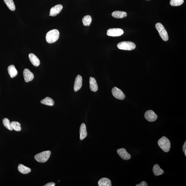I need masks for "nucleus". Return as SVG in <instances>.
<instances>
[{"mask_svg":"<svg viewBox=\"0 0 186 186\" xmlns=\"http://www.w3.org/2000/svg\"><path fill=\"white\" fill-rule=\"evenodd\" d=\"M117 153L121 158L124 160H128L131 158L130 154L128 153L126 149L121 148L117 150Z\"/></svg>","mask_w":186,"mask_h":186,"instance_id":"obj_9","label":"nucleus"},{"mask_svg":"<svg viewBox=\"0 0 186 186\" xmlns=\"http://www.w3.org/2000/svg\"><path fill=\"white\" fill-rule=\"evenodd\" d=\"M112 93L113 96L117 99L123 100L125 98V95L124 94L123 92L121 90L119 89L118 88L114 87L112 89Z\"/></svg>","mask_w":186,"mask_h":186,"instance_id":"obj_7","label":"nucleus"},{"mask_svg":"<svg viewBox=\"0 0 186 186\" xmlns=\"http://www.w3.org/2000/svg\"><path fill=\"white\" fill-rule=\"evenodd\" d=\"M148 184L145 181H142L139 184L136 185V186H148Z\"/></svg>","mask_w":186,"mask_h":186,"instance_id":"obj_27","label":"nucleus"},{"mask_svg":"<svg viewBox=\"0 0 186 186\" xmlns=\"http://www.w3.org/2000/svg\"><path fill=\"white\" fill-rule=\"evenodd\" d=\"M99 186H111V180L109 178H104L100 179L98 182Z\"/></svg>","mask_w":186,"mask_h":186,"instance_id":"obj_18","label":"nucleus"},{"mask_svg":"<svg viewBox=\"0 0 186 186\" xmlns=\"http://www.w3.org/2000/svg\"><path fill=\"white\" fill-rule=\"evenodd\" d=\"M59 34V32L57 30L54 29L49 31L46 35L47 42L49 44L55 43L58 39Z\"/></svg>","mask_w":186,"mask_h":186,"instance_id":"obj_1","label":"nucleus"},{"mask_svg":"<svg viewBox=\"0 0 186 186\" xmlns=\"http://www.w3.org/2000/svg\"><path fill=\"white\" fill-rule=\"evenodd\" d=\"M62 8L63 6L60 4L57 5L52 7L50 9L49 16H57L61 12Z\"/></svg>","mask_w":186,"mask_h":186,"instance_id":"obj_11","label":"nucleus"},{"mask_svg":"<svg viewBox=\"0 0 186 186\" xmlns=\"http://www.w3.org/2000/svg\"><path fill=\"white\" fill-rule=\"evenodd\" d=\"M51 154V152L50 151H43L36 155L35 159L38 162L44 163L47 161Z\"/></svg>","mask_w":186,"mask_h":186,"instance_id":"obj_3","label":"nucleus"},{"mask_svg":"<svg viewBox=\"0 0 186 186\" xmlns=\"http://www.w3.org/2000/svg\"><path fill=\"white\" fill-rule=\"evenodd\" d=\"M23 77H24L25 82H28L33 80L34 76L33 73L30 71L28 69H25L23 72Z\"/></svg>","mask_w":186,"mask_h":186,"instance_id":"obj_10","label":"nucleus"},{"mask_svg":"<svg viewBox=\"0 0 186 186\" xmlns=\"http://www.w3.org/2000/svg\"><path fill=\"white\" fill-rule=\"evenodd\" d=\"M119 49L125 50H132L135 49L136 45L134 43L131 41H122L117 45Z\"/></svg>","mask_w":186,"mask_h":186,"instance_id":"obj_4","label":"nucleus"},{"mask_svg":"<svg viewBox=\"0 0 186 186\" xmlns=\"http://www.w3.org/2000/svg\"><path fill=\"white\" fill-rule=\"evenodd\" d=\"M8 71L9 75L12 78L15 77L18 74L17 70L14 65H11L8 67Z\"/></svg>","mask_w":186,"mask_h":186,"instance_id":"obj_17","label":"nucleus"},{"mask_svg":"<svg viewBox=\"0 0 186 186\" xmlns=\"http://www.w3.org/2000/svg\"><path fill=\"white\" fill-rule=\"evenodd\" d=\"M29 58L30 62L34 66H38L40 64V61L38 58L34 54L31 53L29 55Z\"/></svg>","mask_w":186,"mask_h":186,"instance_id":"obj_13","label":"nucleus"},{"mask_svg":"<svg viewBox=\"0 0 186 186\" xmlns=\"http://www.w3.org/2000/svg\"><path fill=\"white\" fill-rule=\"evenodd\" d=\"M112 15L116 19H123L127 17V14L126 12L119 11H115L112 13Z\"/></svg>","mask_w":186,"mask_h":186,"instance_id":"obj_16","label":"nucleus"},{"mask_svg":"<svg viewBox=\"0 0 186 186\" xmlns=\"http://www.w3.org/2000/svg\"><path fill=\"white\" fill-rule=\"evenodd\" d=\"M41 104L46 105L52 106L55 104L54 100L49 97H46L41 100L40 102Z\"/></svg>","mask_w":186,"mask_h":186,"instance_id":"obj_21","label":"nucleus"},{"mask_svg":"<svg viewBox=\"0 0 186 186\" xmlns=\"http://www.w3.org/2000/svg\"><path fill=\"white\" fill-rule=\"evenodd\" d=\"M158 144L163 151L165 152H169L171 148V143L168 139L163 136L158 141Z\"/></svg>","mask_w":186,"mask_h":186,"instance_id":"obj_2","label":"nucleus"},{"mask_svg":"<svg viewBox=\"0 0 186 186\" xmlns=\"http://www.w3.org/2000/svg\"><path fill=\"white\" fill-rule=\"evenodd\" d=\"M80 138L81 140H84L87 136V132L86 131V126L84 123L82 124L80 126Z\"/></svg>","mask_w":186,"mask_h":186,"instance_id":"obj_15","label":"nucleus"},{"mask_svg":"<svg viewBox=\"0 0 186 186\" xmlns=\"http://www.w3.org/2000/svg\"><path fill=\"white\" fill-rule=\"evenodd\" d=\"M144 117L146 120L149 122H154L156 120L158 116L154 111L151 110H149L146 112Z\"/></svg>","mask_w":186,"mask_h":186,"instance_id":"obj_8","label":"nucleus"},{"mask_svg":"<svg viewBox=\"0 0 186 186\" xmlns=\"http://www.w3.org/2000/svg\"><path fill=\"white\" fill-rule=\"evenodd\" d=\"M147 1H149V0H147Z\"/></svg>","mask_w":186,"mask_h":186,"instance_id":"obj_30","label":"nucleus"},{"mask_svg":"<svg viewBox=\"0 0 186 186\" xmlns=\"http://www.w3.org/2000/svg\"><path fill=\"white\" fill-rule=\"evenodd\" d=\"M11 125L13 130L16 131H20L21 130V127L20 124L19 122L16 121L12 122L11 123Z\"/></svg>","mask_w":186,"mask_h":186,"instance_id":"obj_24","label":"nucleus"},{"mask_svg":"<svg viewBox=\"0 0 186 186\" xmlns=\"http://www.w3.org/2000/svg\"><path fill=\"white\" fill-rule=\"evenodd\" d=\"M92 19L91 16L90 15L85 16L83 18L82 21L83 24L84 26H89L91 23Z\"/></svg>","mask_w":186,"mask_h":186,"instance_id":"obj_22","label":"nucleus"},{"mask_svg":"<svg viewBox=\"0 0 186 186\" xmlns=\"http://www.w3.org/2000/svg\"><path fill=\"white\" fill-rule=\"evenodd\" d=\"M182 150L183 152L185 153V156H186V141H185V143L182 147Z\"/></svg>","mask_w":186,"mask_h":186,"instance_id":"obj_28","label":"nucleus"},{"mask_svg":"<svg viewBox=\"0 0 186 186\" xmlns=\"http://www.w3.org/2000/svg\"><path fill=\"white\" fill-rule=\"evenodd\" d=\"M55 184L54 182H50L47 184H46L44 185V186H55Z\"/></svg>","mask_w":186,"mask_h":186,"instance_id":"obj_29","label":"nucleus"},{"mask_svg":"<svg viewBox=\"0 0 186 186\" xmlns=\"http://www.w3.org/2000/svg\"><path fill=\"white\" fill-rule=\"evenodd\" d=\"M82 77L80 75H78L76 77L74 86V90L75 92H77L80 89L82 86Z\"/></svg>","mask_w":186,"mask_h":186,"instance_id":"obj_12","label":"nucleus"},{"mask_svg":"<svg viewBox=\"0 0 186 186\" xmlns=\"http://www.w3.org/2000/svg\"><path fill=\"white\" fill-rule=\"evenodd\" d=\"M124 34V30L120 28L109 29L106 33L108 36L112 37L120 36Z\"/></svg>","mask_w":186,"mask_h":186,"instance_id":"obj_6","label":"nucleus"},{"mask_svg":"<svg viewBox=\"0 0 186 186\" xmlns=\"http://www.w3.org/2000/svg\"><path fill=\"white\" fill-rule=\"evenodd\" d=\"M156 27L163 40L164 41L168 40V35L163 25L161 23H158L156 25Z\"/></svg>","mask_w":186,"mask_h":186,"instance_id":"obj_5","label":"nucleus"},{"mask_svg":"<svg viewBox=\"0 0 186 186\" xmlns=\"http://www.w3.org/2000/svg\"><path fill=\"white\" fill-rule=\"evenodd\" d=\"M153 171L155 176H159L164 173L163 170L160 168L159 165L158 164H156L154 165L153 168Z\"/></svg>","mask_w":186,"mask_h":186,"instance_id":"obj_20","label":"nucleus"},{"mask_svg":"<svg viewBox=\"0 0 186 186\" xmlns=\"http://www.w3.org/2000/svg\"><path fill=\"white\" fill-rule=\"evenodd\" d=\"M3 1L10 10L12 11L15 10V6L13 0H3Z\"/></svg>","mask_w":186,"mask_h":186,"instance_id":"obj_23","label":"nucleus"},{"mask_svg":"<svg viewBox=\"0 0 186 186\" xmlns=\"http://www.w3.org/2000/svg\"><path fill=\"white\" fill-rule=\"evenodd\" d=\"M18 169L19 172L23 174H28L31 171L29 167H26L22 164H19L18 166Z\"/></svg>","mask_w":186,"mask_h":186,"instance_id":"obj_19","label":"nucleus"},{"mask_svg":"<svg viewBox=\"0 0 186 186\" xmlns=\"http://www.w3.org/2000/svg\"><path fill=\"white\" fill-rule=\"evenodd\" d=\"M3 126L7 129L10 131H12L13 130L11 127V125L10 121L7 118L3 119Z\"/></svg>","mask_w":186,"mask_h":186,"instance_id":"obj_25","label":"nucleus"},{"mask_svg":"<svg viewBox=\"0 0 186 186\" xmlns=\"http://www.w3.org/2000/svg\"><path fill=\"white\" fill-rule=\"evenodd\" d=\"M184 2V0H171L170 4L173 6H179L183 4Z\"/></svg>","mask_w":186,"mask_h":186,"instance_id":"obj_26","label":"nucleus"},{"mask_svg":"<svg viewBox=\"0 0 186 186\" xmlns=\"http://www.w3.org/2000/svg\"><path fill=\"white\" fill-rule=\"evenodd\" d=\"M89 83L90 88L91 91L94 92L97 91L98 89V86L95 79L93 77H90Z\"/></svg>","mask_w":186,"mask_h":186,"instance_id":"obj_14","label":"nucleus"}]
</instances>
